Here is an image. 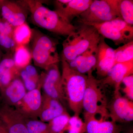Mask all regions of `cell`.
I'll use <instances>...</instances> for the list:
<instances>
[{
  "label": "cell",
  "mask_w": 133,
  "mask_h": 133,
  "mask_svg": "<svg viewBox=\"0 0 133 133\" xmlns=\"http://www.w3.org/2000/svg\"><path fill=\"white\" fill-rule=\"evenodd\" d=\"M29 12L31 21L36 26L59 35L66 36L74 33L77 27L69 23L56 10L44 6L37 0L18 1Z\"/></svg>",
  "instance_id": "cell-1"
},
{
  "label": "cell",
  "mask_w": 133,
  "mask_h": 133,
  "mask_svg": "<svg viewBox=\"0 0 133 133\" xmlns=\"http://www.w3.org/2000/svg\"><path fill=\"white\" fill-rule=\"evenodd\" d=\"M62 62V82L65 99L74 115L82 112V103L86 86L87 75L71 69L67 62Z\"/></svg>",
  "instance_id": "cell-2"
},
{
  "label": "cell",
  "mask_w": 133,
  "mask_h": 133,
  "mask_svg": "<svg viewBox=\"0 0 133 133\" xmlns=\"http://www.w3.org/2000/svg\"><path fill=\"white\" fill-rule=\"evenodd\" d=\"M93 71H91L87 74L88 78L82 103L84 122L98 115L101 117L109 118L107 99L98 79L93 75Z\"/></svg>",
  "instance_id": "cell-3"
},
{
  "label": "cell",
  "mask_w": 133,
  "mask_h": 133,
  "mask_svg": "<svg viewBox=\"0 0 133 133\" xmlns=\"http://www.w3.org/2000/svg\"><path fill=\"white\" fill-rule=\"evenodd\" d=\"M31 53L34 64L45 70L58 64L61 58L57 51V41L38 30L32 29Z\"/></svg>",
  "instance_id": "cell-4"
},
{
  "label": "cell",
  "mask_w": 133,
  "mask_h": 133,
  "mask_svg": "<svg viewBox=\"0 0 133 133\" xmlns=\"http://www.w3.org/2000/svg\"><path fill=\"white\" fill-rule=\"evenodd\" d=\"M119 1L93 0L88 8L78 17V22L83 24L102 23L121 17Z\"/></svg>",
  "instance_id": "cell-5"
},
{
  "label": "cell",
  "mask_w": 133,
  "mask_h": 133,
  "mask_svg": "<svg viewBox=\"0 0 133 133\" xmlns=\"http://www.w3.org/2000/svg\"><path fill=\"white\" fill-rule=\"evenodd\" d=\"M101 36L94 27L81 24L74 33L67 36L62 43L68 52L78 56L89 49L97 46Z\"/></svg>",
  "instance_id": "cell-6"
},
{
  "label": "cell",
  "mask_w": 133,
  "mask_h": 133,
  "mask_svg": "<svg viewBox=\"0 0 133 133\" xmlns=\"http://www.w3.org/2000/svg\"><path fill=\"white\" fill-rule=\"evenodd\" d=\"M41 88L44 93L59 101L63 105L66 101L62 86V75L58 64L51 65L44 70L40 76Z\"/></svg>",
  "instance_id": "cell-7"
},
{
  "label": "cell",
  "mask_w": 133,
  "mask_h": 133,
  "mask_svg": "<svg viewBox=\"0 0 133 133\" xmlns=\"http://www.w3.org/2000/svg\"><path fill=\"white\" fill-rule=\"evenodd\" d=\"M109 118L119 123H128L133 121V102L123 97L120 91H114L111 102L107 105Z\"/></svg>",
  "instance_id": "cell-8"
},
{
  "label": "cell",
  "mask_w": 133,
  "mask_h": 133,
  "mask_svg": "<svg viewBox=\"0 0 133 133\" xmlns=\"http://www.w3.org/2000/svg\"><path fill=\"white\" fill-rule=\"evenodd\" d=\"M41 88L38 87L26 92L14 107L25 119H36L39 117L42 102Z\"/></svg>",
  "instance_id": "cell-9"
},
{
  "label": "cell",
  "mask_w": 133,
  "mask_h": 133,
  "mask_svg": "<svg viewBox=\"0 0 133 133\" xmlns=\"http://www.w3.org/2000/svg\"><path fill=\"white\" fill-rule=\"evenodd\" d=\"M115 49L107 43L101 36L97 48V62L95 70L97 79L104 78L115 65Z\"/></svg>",
  "instance_id": "cell-10"
},
{
  "label": "cell",
  "mask_w": 133,
  "mask_h": 133,
  "mask_svg": "<svg viewBox=\"0 0 133 133\" xmlns=\"http://www.w3.org/2000/svg\"><path fill=\"white\" fill-rule=\"evenodd\" d=\"M0 119L9 133H29L26 119L15 108L4 104L0 106Z\"/></svg>",
  "instance_id": "cell-11"
},
{
  "label": "cell",
  "mask_w": 133,
  "mask_h": 133,
  "mask_svg": "<svg viewBox=\"0 0 133 133\" xmlns=\"http://www.w3.org/2000/svg\"><path fill=\"white\" fill-rule=\"evenodd\" d=\"M93 0H57L54 1L56 10L66 21L71 23L74 18L85 12Z\"/></svg>",
  "instance_id": "cell-12"
},
{
  "label": "cell",
  "mask_w": 133,
  "mask_h": 133,
  "mask_svg": "<svg viewBox=\"0 0 133 133\" xmlns=\"http://www.w3.org/2000/svg\"><path fill=\"white\" fill-rule=\"evenodd\" d=\"M133 60L115 65L107 75L98 79L101 87L109 85L113 87L114 92L120 91L122 82L125 77L133 75Z\"/></svg>",
  "instance_id": "cell-13"
},
{
  "label": "cell",
  "mask_w": 133,
  "mask_h": 133,
  "mask_svg": "<svg viewBox=\"0 0 133 133\" xmlns=\"http://www.w3.org/2000/svg\"><path fill=\"white\" fill-rule=\"evenodd\" d=\"M28 11L18 2L2 0L1 12L2 18L14 27L26 22Z\"/></svg>",
  "instance_id": "cell-14"
},
{
  "label": "cell",
  "mask_w": 133,
  "mask_h": 133,
  "mask_svg": "<svg viewBox=\"0 0 133 133\" xmlns=\"http://www.w3.org/2000/svg\"><path fill=\"white\" fill-rule=\"evenodd\" d=\"M85 24L94 27L100 35L105 38L111 40L116 45L122 44H125L133 41V39L119 30L113 20L102 23H88Z\"/></svg>",
  "instance_id": "cell-15"
},
{
  "label": "cell",
  "mask_w": 133,
  "mask_h": 133,
  "mask_svg": "<svg viewBox=\"0 0 133 133\" xmlns=\"http://www.w3.org/2000/svg\"><path fill=\"white\" fill-rule=\"evenodd\" d=\"M97 48V46L89 49L73 60L66 62L72 70L80 74L87 75L91 71L95 70Z\"/></svg>",
  "instance_id": "cell-16"
},
{
  "label": "cell",
  "mask_w": 133,
  "mask_h": 133,
  "mask_svg": "<svg viewBox=\"0 0 133 133\" xmlns=\"http://www.w3.org/2000/svg\"><path fill=\"white\" fill-rule=\"evenodd\" d=\"M14 53L3 55L0 63V90L2 91L15 79L20 77V70L15 64Z\"/></svg>",
  "instance_id": "cell-17"
},
{
  "label": "cell",
  "mask_w": 133,
  "mask_h": 133,
  "mask_svg": "<svg viewBox=\"0 0 133 133\" xmlns=\"http://www.w3.org/2000/svg\"><path fill=\"white\" fill-rule=\"evenodd\" d=\"M66 112L63 105L59 101L43 93L41 112L38 117L41 121L49 122L57 116Z\"/></svg>",
  "instance_id": "cell-18"
},
{
  "label": "cell",
  "mask_w": 133,
  "mask_h": 133,
  "mask_svg": "<svg viewBox=\"0 0 133 133\" xmlns=\"http://www.w3.org/2000/svg\"><path fill=\"white\" fill-rule=\"evenodd\" d=\"M26 91L20 77L15 79L1 91L3 104L15 107L24 97Z\"/></svg>",
  "instance_id": "cell-19"
},
{
  "label": "cell",
  "mask_w": 133,
  "mask_h": 133,
  "mask_svg": "<svg viewBox=\"0 0 133 133\" xmlns=\"http://www.w3.org/2000/svg\"><path fill=\"white\" fill-rule=\"evenodd\" d=\"M108 118L101 117L99 119L94 116L85 122V133H119L123 125H119Z\"/></svg>",
  "instance_id": "cell-20"
},
{
  "label": "cell",
  "mask_w": 133,
  "mask_h": 133,
  "mask_svg": "<svg viewBox=\"0 0 133 133\" xmlns=\"http://www.w3.org/2000/svg\"><path fill=\"white\" fill-rule=\"evenodd\" d=\"M15 27L8 22L0 18V47L6 52H14L16 44L14 38Z\"/></svg>",
  "instance_id": "cell-21"
},
{
  "label": "cell",
  "mask_w": 133,
  "mask_h": 133,
  "mask_svg": "<svg viewBox=\"0 0 133 133\" xmlns=\"http://www.w3.org/2000/svg\"><path fill=\"white\" fill-rule=\"evenodd\" d=\"M14 57L16 65L20 70L30 64L32 59L31 51L24 45H16Z\"/></svg>",
  "instance_id": "cell-22"
},
{
  "label": "cell",
  "mask_w": 133,
  "mask_h": 133,
  "mask_svg": "<svg viewBox=\"0 0 133 133\" xmlns=\"http://www.w3.org/2000/svg\"><path fill=\"white\" fill-rule=\"evenodd\" d=\"M32 29L25 22L15 27L14 38L16 45H26L31 41Z\"/></svg>",
  "instance_id": "cell-23"
},
{
  "label": "cell",
  "mask_w": 133,
  "mask_h": 133,
  "mask_svg": "<svg viewBox=\"0 0 133 133\" xmlns=\"http://www.w3.org/2000/svg\"><path fill=\"white\" fill-rule=\"evenodd\" d=\"M115 64L133 60V41L115 49Z\"/></svg>",
  "instance_id": "cell-24"
},
{
  "label": "cell",
  "mask_w": 133,
  "mask_h": 133,
  "mask_svg": "<svg viewBox=\"0 0 133 133\" xmlns=\"http://www.w3.org/2000/svg\"><path fill=\"white\" fill-rule=\"evenodd\" d=\"M86 124L79 115L71 116L62 133H85Z\"/></svg>",
  "instance_id": "cell-25"
},
{
  "label": "cell",
  "mask_w": 133,
  "mask_h": 133,
  "mask_svg": "<svg viewBox=\"0 0 133 133\" xmlns=\"http://www.w3.org/2000/svg\"><path fill=\"white\" fill-rule=\"evenodd\" d=\"M119 9L122 19L128 24L133 25V1L120 0Z\"/></svg>",
  "instance_id": "cell-26"
},
{
  "label": "cell",
  "mask_w": 133,
  "mask_h": 133,
  "mask_svg": "<svg viewBox=\"0 0 133 133\" xmlns=\"http://www.w3.org/2000/svg\"><path fill=\"white\" fill-rule=\"evenodd\" d=\"M70 117L67 112L49 122L48 124L50 133H62Z\"/></svg>",
  "instance_id": "cell-27"
},
{
  "label": "cell",
  "mask_w": 133,
  "mask_h": 133,
  "mask_svg": "<svg viewBox=\"0 0 133 133\" xmlns=\"http://www.w3.org/2000/svg\"><path fill=\"white\" fill-rule=\"evenodd\" d=\"M25 119L29 133H50L48 123L37 119Z\"/></svg>",
  "instance_id": "cell-28"
},
{
  "label": "cell",
  "mask_w": 133,
  "mask_h": 133,
  "mask_svg": "<svg viewBox=\"0 0 133 133\" xmlns=\"http://www.w3.org/2000/svg\"><path fill=\"white\" fill-rule=\"evenodd\" d=\"M20 77L22 79L26 90L31 91L41 87L40 79H37L29 75L24 69L20 70Z\"/></svg>",
  "instance_id": "cell-29"
},
{
  "label": "cell",
  "mask_w": 133,
  "mask_h": 133,
  "mask_svg": "<svg viewBox=\"0 0 133 133\" xmlns=\"http://www.w3.org/2000/svg\"><path fill=\"white\" fill-rule=\"evenodd\" d=\"M123 84L124 88L123 92L125 94V97L129 99L133 100V75L126 77L122 80L121 84Z\"/></svg>",
  "instance_id": "cell-30"
},
{
  "label": "cell",
  "mask_w": 133,
  "mask_h": 133,
  "mask_svg": "<svg viewBox=\"0 0 133 133\" xmlns=\"http://www.w3.org/2000/svg\"><path fill=\"white\" fill-rule=\"evenodd\" d=\"M119 133H133V127L131 125H123L122 129Z\"/></svg>",
  "instance_id": "cell-31"
},
{
  "label": "cell",
  "mask_w": 133,
  "mask_h": 133,
  "mask_svg": "<svg viewBox=\"0 0 133 133\" xmlns=\"http://www.w3.org/2000/svg\"><path fill=\"white\" fill-rule=\"evenodd\" d=\"M0 133H9L6 126L0 119Z\"/></svg>",
  "instance_id": "cell-32"
},
{
  "label": "cell",
  "mask_w": 133,
  "mask_h": 133,
  "mask_svg": "<svg viewBox=\"0 0 133 133\" xmlns=\"http://www.w3.org/2000/svg\"><path fill=\"white\" fill-rule=\"evenodd\" d=\"M2 1V0H0V12H1V4Z\"/></svg>",
  "instance_id": "cell-33"
}]
</instances>
